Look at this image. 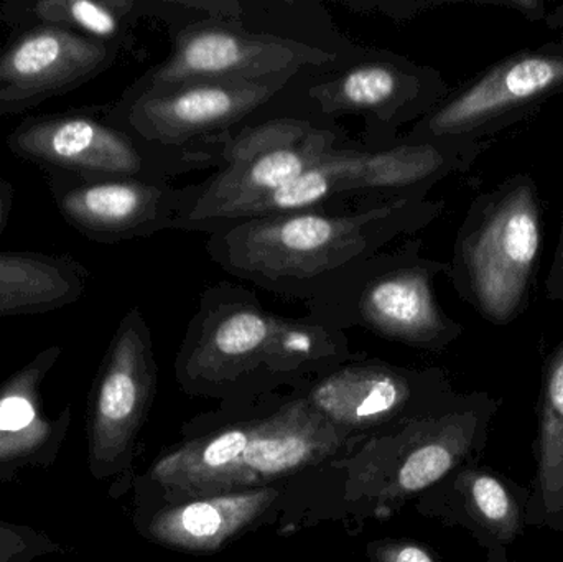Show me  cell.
<instances>
[{
	"label": "cell",
	"mask_w": 563,
	"mask_h": 562,
	"mask_svg": "<svg viewBox=\"0 0 563 562\" xmlns=\"http://www.w3.org/2000/svg\"><path fill=\"white\" fill-rule=\"evenodd\" d=\"M346 145L340 125H321L295 115H267L201 142L191 154L217 172L178 218L175 230L211 234L251 201L273 194L303 174L333 148Z\"/></svg>",
	"instance_id": "9"
},
{
	"label": "cell",
	"mask_w": 563,
	"mask_h": 562,
	"mask_svg": "<svg viewBox=\"0 0 563 562\" xmlns=\"http://www.w3.org/2000/svg\"><path fill=\"white\" fill-rule=\"evenodd\" d=\"M122 52L65 26L20 29L0 52V114H20L81 88Z\"/></svg>",
	"instance_id": "16"
},
{
	"label": "cell",
	"mask_w": 563,
	"mask_h": 562,
	"mask_svg": "<svg viewBox=\"0 0 563 562\" xmlns=\"http://www.w3.org/2000/svg\"><path fill=\"white\" fill-rule=\"evenodd\" d=\"M89 271L71 256L0 251V317L43 313L78 302Z\"/></svg>",
	"instance_id": "21"
},
{
	"label": "cell",
	"mask_w": 563,
	"mask_h": 562,
	"mask_svg": "<svg viewBox=\"0 0 563 562\" xmlns=\"http://www.w3.org/2000/svg\"><path fill=\"white\" fill-rule=\"evenodd\" d=\"M49 187L59 214L98 243L175 230L200 191V184L177 187L168 180L81 178L59 172H49Z\"/></svg>",
	"instance_id": "15"
},
{
	"label": "cell",
	"mask_w": 563,
	"mask_h": 562,
	"mask_svg": "<svg viewBox=\"0 0 563 562\" xmlns=\"http://www.w3.org/2000/svg\"><path fill=\"white\" fill-rule=\"evenodd\" d=\"M443 208V201L407 198L277 214L214 231L205 247L231 276L307 302L361 261L429 227Z\"/></svg>",
	"instance_id": "2"
},
{
	"label": "cell",
	"mask_w": 563,
	"mask_h": 562,
	"mask_svg": "<svg viewBox=\"0 0 563 562\" xmlns=\"http://www.w3.org/2000/svg\"><path fill=\"white\" fill-rule=\"evenodd\" d=\"M161 20L170 26V55L128 89L132 95L201 81L294 79L328 68L353 53L340 55L297 40L251 32L223 20L178 15Z\"/></svg>",
	"instance_id": "10"
},
{
	"label": "cell",
	"mask_w": 563,
	"mask_h": 562,
	"mask_svg": "<svg viewBox=\"0 0 563 562\" xmlns=\"http://www.w3.org/2000/svg\"><path fill=\"white\" fill-rule=\"evenodd\" d=\"M544 208L534 178L516 174L470 205L449 279L493 326H509L531 302L541 267Z\"/></svg>",
	"instance_id": "5"
},
{
	"label": "cell",
	"mask_w": 563,
	"mask_h": 562,
	"mask_svg": "<svg viewBox=\"0 0 563 562\" xmlns=\"http://www.w3.org/2000/svg\"><path fill=\"white\" fill-rule=\"evenodd\" d=\"M367 551L373 562H440L429 548L413 541H376L369 544Z\"/></svg>",
	"instance_id": "24"
},
{
	"label": "cell",
	"mask_w": 563,
	"mask_h": 562,
	"mask_svg": "<svg viewBox=\"0 0 563 562\" xmlns=\"http://www.w3.org/2000/svg\"><path fill=\"white\" fill-rule=\"evenodd\" d=\"M32 405L25 398L12 396L0 403V429L2 431H20L33 421Z\"/></svg>",
	"instance_id": "25"
},
{
	"label": "cell",
	"mask_w": 563,
	"mask_h": 562,
	"mask_svg": "<svg viewBox=\"0 0 563 562\" xmlns=\"http://www.w3.org/2000/svg\"><path fill=\"white\" fill-rule=\"evenodd\" d=\"M449 95V85L437 69L360 45L340 63L291 79L273 111L321 125L360 119L361 141L377 151L397 144L399 129L416 124Z\"/></svg>",
	"instance_id": "8"
},
{
	"label": "cell",
	"mask_w": 563,
	"mask_h": 562,
	"mask_svg": "<svg viewBox=\"0 0 563 562\" xmlns=\"http://www.w3.org/2000/svg\"><path fill=\"white\" fill-rule=\"evenodd\" d=\"M294 395L307 399L334 428L367 439L427 415L455 389L440 368L351 359Z\"/></svg>",
	"instance_id": "13"
},
{
	"label": "cell",
	"mask_w": 563,
	"mask_h": 562,
	"mask_svg": "<svg viewBox=\"0 0 563 562\" xmlns=\"http://www.w3.org/2000/svg\"><path fill=\"white\" fill-rule=\"evenodd\" d=\"M13 207V187L9 181L0 178V234L9 223L10 213Z\"/></svg>",
	"instance_id": "27"
},
{
	"label": "cell",
	"mask_w": 563,
	"mask_h": 562,
	"mask_svg": "<svg viewBox=\"0 0 563 562\" xmlns=\"http://www.w3.org/2000/svg\"><path fill=\"white\" fill-rule=\"evenodd\" d=\"M205 19L233 22L251 32L297 40L328 52L347 55L360 45L341 35L318 2H256V0H191Z\"/></svg>",
	"instance_id": "22"
},
{
	"label": "cell",
	"mask_w": 563,
	"mask_h": 562,
	"mask_svg": "<svg viewBox=\"0 0 563 562\" xmlns=\"http://www.w3.org/2000/svg\"><path fill=\"white\" fill-rule=\"evenodd\" d=\"M501 405L486 392L455 393L427 415L371 436L328 462L341 471L344 510L389 517L455 469L479 461Z\"/></svg>",
	"instance_id": "4"
},
{
	"label": "cell",
	"mask_w": 563,
	"mask_h": 562,
	"mask_svg": "<svg viewBox=\"0 0 563 562\" xmlns=\"http://www.w3.org/2000/svg\"><path fill=\"white\" fill-rule=\"evenodd\" d=\"M290 81H201L167 91H125L108 121L145 147L201 168L191 157L198 144L267 118Z\"/></svg>",
	"instance_id": "11"
},
{
	"label": "cell",
	"mask_w": 563,
	"mask_h": 562,
	"mask_svg": "<svg viewBox=\"0 0 563 562\" xmlns=\"http://www.w3.org/2000/svg\"><path fill=\"white\" fill-rule=\"evenodd\" d=\"M157 382L151 329L134 307L119 323L99 388L98 411L112 451L124 449Z\"/></svg>",
	"instance_id": "19"
},
{
	"label": "cell",
	"mask_w": 563,
	"mask_h": 562,
	"mask_svg": "<svg viewBox=\"0 0 563 562\" xmlns=\"http://www.w3.org/2000/svg\"><path fill=\"white\" fill-rule=\"evenodd\" d=\"M529 495L526 485L473 461L420 495L416 508L445 527L463 528L489 551L511 547L525 535Z\"/></svg>",
	"instance_id": "17"
},
{
	"label": "cell",
	"mask_w": 563,
	"mask_h": 562,
	"mask_svg": "<svg viewBox=\"0 0 563 562\" xmlns=\"http://www.w3.org/2000/svg\"><path fill=\"white\" fill-rule=\"evenodd\" d=\"M534 461L526 525L563 533V342L542 368Z\"/></svg>",
	"instance_id": "20"
},
{
	"label": "cell",
	"mask_w": 563,
	"mask_h": 562,
	"mask_svg": "<svg viewBox=\"0 0 563 562\" xmlns=\"http://www.w3.org/2000/svg\"><path fill=\"white\" fill-rule=\"evenodd\" d=\"M291 484L233 494L162 498L161 507L148 521V535L170 550L187 553L221 550L282 510L287 505Z\"/></svg>",
	"instance_id": "18"
},
{
	"label": "cell",
	"mask_w": 563,
	"mask_h": 562,
	"mask_svg": "<svg viewBox=\"0 0 563 562\" xmlns=\"http://www.w3.org/2000/svg\"><path fill=\"white\" fill-rule=\"evenodd\" d=\"M142 16H147L145 0H25L0 7V19L16 30L33 25L65 26L124 49L134 43L132 32Z\"/></svg>",
	"instance_id": "23"
},
{
	"label": "cell",
	"mask_w": 563,
	"mask_h": 562,
	"mask_svg": "<svg viewBox=\"0 0 563 562\" xmlns=\"http://www.w3.org/2000/svg\"><path fill=\"white\" fill-rule=\"evenodd\" d=\"M493 141H399L386 148H333L310 168L241 208L227 227L310 210H347L346 203L379 205L427 198L450 175L468 170ZM223 230V228H221Z\"/></svg>",
	"instance_id": "6"
},
{
	"label": "cell",
	"mask_w": 563,
	"mask_h": 562,
	"mask_svg": "<svg viewBox=\"0 0 563 562\" xmlns=\"http://www.w3.org/2000/svg\"><path fill=\"white\" fill-rule=\"evenodd\" d=\"M250 418L187 432L151 469L162 498L233 494L291 484L364 439L328 422L307 399L279 396L254 405Z\"/></svg>",
	"instance_id": "3"
},
{
	"label": "cell",
	"mask_w": 563,
	"mask_h": 562,
	"mask_svg": "<svg viewBox=\"0 0 563 562\" xmlns=\"http://www.w3.org/2000/svg\"><path fill=\"white\" fill-rule=\"evenodd\" d=\"M7 145L23 161L81 178L170 180L197 170L188 162L145 147L112 122L79 112L26 118L10 132Z\"/></svg>",
	"instance_id": "14"
},
{
	"label": "cell",
	"mask_w": 563,
	"mask_h": 562,
	"mask_svg": "<svg viewBox=\"0 0 563 562\" xmlns=\"http://www.w3.org/2000/svg\"><path fill=\"white\" fill-rule=\"evenodd\" d=\"M486 562H518L509 560L508 548H495V550L486 551Z\"/></svg>",
	"instance_id": "28"
},
{
	"label": "cell",
	"mask_w": 563,
	"mask_h": 562,
	"mask_svg": "<svg viewBox=\"0 0 563 562\" xmlns=\"http://www.w3.org/2000/svg\"><path fill=\"white\" fill-rule=\"evenodd\" d=\"M449 271V263L423 256L422 240L412 236L361 261L307 300V317L341 332L360 327L389 342L442 353L463 333L435 296L433 283Z\"/></svg>",
	"instance_id": "7"
},
{
	"label": "cell",
	"mask_w": 563,
	"mask_h": 562,
	"mask_svg": "<svg viewBox=\"0 0 563 562\" xmlns=\"http://www.w3.org/2000/svg\"><path fill=\"white\" fill-rule=\"evenodd\" d=\"M562 92L563 42L521 49L450 92L400 141H493Z\"/></svg>",
	"instance_id": "12"
},
{
	"label": "cell",
	"mask_w": 563,
	"mask_h": 562,
	"mask_svg": "<svg viewBox=\"0 0 563 562\" xmlns=\"http://www.w3.org/2000/svg\"><path fill=\"white\" fill-rule=\"evenodd\" d=\"M544 289L548 300H551V302H563V210L559 243L558 247H555L551 271H549L548 279H545Z\"/></svg>",
	"instance_id": "26"
},
{
	"label": "cell",
	"mask_w": 563,
	"mask_h": 562,
	"mask_svg": "<svg viewBox=\"0 0 563 562\" xmlns=\"http://www.w3.org/2000/svg\"><path fill=\"white\" fill-rule=\"evenodd\" d=\"M354 359L346 332L264 309L253 290L217 284L201 294L175 359L187 395L244 409L301 392Z\"/></svg>",
	"instance_id": "1"
}]
</instances>
